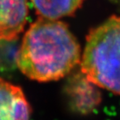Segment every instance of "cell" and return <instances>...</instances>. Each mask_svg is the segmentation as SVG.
<instances>
[{
    "mask_svg": "<svg viewBox=\"0 0 120 120\" xmlns=\"http://www.w3.org/2000/svg\"><path fill=\"white\" fill-rule=\"evenodd\" d=\"M80 59L79 43L65 22L39 18L25 33L16 64L29 79L44 82L64 78Z\"/></svg>",
    "mask_w": 120,
    "mask_h": 120,
    "instance_id": "cell-1",
    "label": "cell"
},
{
    "mask_svg": "<svg viewBox=\"0 0 120 120\" xmlns=\"http://www.w3.org/2000/svg\"><path fill=\"white\" fill-rule=\"evenodd\" d=\"M80 63L90 82L120 95V17L111 16L89 32Z\"/></svg>",
    "mask_w": 120,
    "mask_h": 120,
    "instance_id": "cell-2",
    "label": "cell"
},
{
    "mask_svg": "<svg viewBox=\"0 0 120 120\" xmlns=\"http://www.w3.org/2000/svg\"><path fill=\"white\" fill-rule=\"evenodd\" d=\"M28 10V0H0V41L19 36L27 23Z\"/></svg>",
    "mask_w": 120,
    "mask_h": 120,
    "instance_id": "cell-3",
    "label": "cell"
},
{
    "mask_svg": "<svg viewBox=\"0 0 120 120\" xmlns=\"http://www.w3.org/2000/svg\"><path fill=\"white\" fill-rule=\"evenodd\" d=\"M31 108L20 87L0 78V120H30Z\"/></svg>",
    "mask_w": 120,
    "mask_h": 120,
    "instance_id": "cell-4",
    "label": "cell"
},
{
    "mask_svg": "<svg viewBox=\"0 0 120 120\" xmlns=\"http://www.w3.org/2000/svg\"><path fill=\"white\" fill-rule=\"evenodd\" d=\"M67 92L74 110L81 114L90 113L101 101L98 86L90 82L82 73L72 77Z\"/></svg>",
    "mask_w": 120,
    "mask_h": 120,
    "instance_id": "cell-5",
    "label": "cell"
},
{
    "mask_svg": "<svg viewBox=\"0 0 120 120\" xmlns=\"http://www.w3.org/2000/svg\"><path fill=\"white\" fill-rule=\"evenodd\" d=\"M40 18L59 20L73 15L84 0H30Z\"/></svg>",
    "mask_w": 120,
    "mask_h": 120,
    "instance_id": "cell-6",
    "label": "cell"
}]
</instances>
